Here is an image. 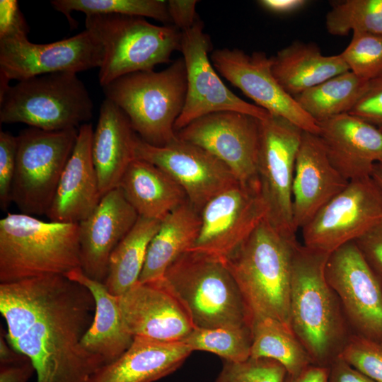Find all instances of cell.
<instances>
[{"label": "cell", "instance_id": "obj_1", "mask_svg": "<svg viewBox=\"0 0 382 382\" xmlns=\"http://www.w3.org/2000/svg\"><path fill=\"white\" fill-rule=\"evenodd\" d=\"M95 307L89 290L64 274L0 284L6 338L32 363L37 382H89L105 364L81 342Z\"/></svg>", "mask_w": 382, "mask_h": 382}, {"label": "cell", "instance_id": "obj_2", "mask_svg": "<svg viewBox=\"0 0 382 382\" xmlns=\"http://www.w3.org/2000/svg\"><path fill=\"white\" fill-rule=\"evenodd\" d=\"M297 243L265 218L224 260L238 286L250 325L255 320L272 318L291 328V266Z\"/></svg>", "mask_w": 382, "mask_h": 382}, {"label": "cell", "instance_id": "obj_3", "mask_svg": "<svg viewBox=\"0 0 382 382\" xmlns=\"http://www.w3.org/2000/svg\"><path fill=\"white\" fill-rule=\"evenodd\" d=\"M330 254L299 243L291 266V328L309 354L313 364L328 367L346 341L340 301L325 277Z\"/></svg>", "mask_w": 382, "mask_h": 382}, {"label": "cell", "instance_id": "obj_4", "mask_svg": "<svg viewBox=\"0 0 382 382\" xmlns=\"http://www.w3.org/2000/svg\"><path fill=\"white\" fill-rule=\"evenodd\" d=\"M81 268L79 224L44 221L25 214L0 220V282Z\"/></svg>", "mask_w": 382, "mask_h": 382}, {"label": "cell", "instance_id": "obj_5", "mask_svg": "<svg viewBox=\"0 0 382 382\" xmlns=\"http://www.w3.org/2000/svg\"><path fill=\"white\" fill-rule=\"evenodd\" d=\"M161 281L180 301L195 328L250 326L243 297L224 259L187 251Z\"/></svg>", "mask_w": 382, "mask_h": 382}, {"label": "cell", "instance_id": "obj_6", "mask_svg": "<svg viewBox=\"0 0 382 382\" xmlns=\"http://www.w3.org/2000/svg\"><path fill=\"white\" fill-rule=\"evenodd\" d=\"M105 98L127 116L145 142L163 146L178 139L175 124L183 109L187 74L183 57L159 71L121 76L103 87Z\"/></svg>", "mask_w": 382, "mask_h": 382}, {"label": "cell", "instance_id": "obj_7", "mask_svg": "<svg viewBox=\"0 0 382 382\" xmlns=\"http://www.w3.org/2000/svg\"><path fill=\"white\" fill-rule=\"evenodd\" d=\"M86 29L100 43L102 87L127 74L153 71L180 50L182 32L173 25H156L142 17L120 14L86 16Z\"/></svg>", "mask_w": 382, "mask_h": 382}, {"label": "cell", "instance_id": "obj_8", "mask_svg": "<svg viewBox=\"0 0 382 382\" xmlns=\"http://www.w3.org/2000/svg\"><path fill=\"white\" fill-rule=\"evenodd\" d=\"M93 103L77 74L57 72L19 81L0 94V122L23 123L45 131L79 129Z\"/></svg>", "mask_w": 382, "mask_h": 382}, {"label": "cell", "instance_id": "obj_9", "mask_svg": "<svg viewBox=\"0 0 382 382\" xmlns=\"http://www.w3.org/2000/svg\"><path fill=\"white\" fill-rule=\"evenodd\" d=\"M78 132L79 129L45 131L30 127L16 136L12 202L21 213L47 214Z\"/></svg>", "mask_w": 382, "mask_h": 382}, {"label": "cell", "instance_id": "obj_10", "mask_svg": "<svg viewBox=\"0 0 382 382\" xmlns=\"http://www.w3.org/2000/svg\"><path fill=\"white\" fill-rule=\"evenodd\" d=\"M303 130L280 117L259 120L257 174L266 219L283 236L296 238L292 183Z\"/></svg>", "mask_w": 382, "mask_h": 382}, {"label": "cell", "instance_id": "obj_11", "mask_svg": "<svg viewBox=\"0 0 382 382\" xmlns=\"http://www.w3.org/2000/svg\"><path fill=\"white\" fill-rule=\"evenodd\" d=\"M28 33L0 37V89L11 80L18 81L57 72L77 74L100 67V43L88 30L72 37L47 44L28 40Z\"/></svg>", "mask_w": 382, "mask_h": 382}, {"label": "cell", "instance_id": "obj_12", "mask_svg": "<svg viewBox=\"0 0 382 382\" xmlns=\"http://www.w3.org/2000/svg\"><path fill=\"white\" fill-rule=\"evenodd\" d=\"M382 220V193L370 177L349 181L301 228L303 245L330 254Z\"/></svg>", "mask_w": 382, "mask_h": 382}, {"label": "cell", "instance_id": "obj_13", "mask_svg": "<svg viewBox=\"0 0 382 382\" xmlns=\"http://www.w3.org/2000/svg\"><path fill=\"white\" fill-rule=\"evenodd\" d=\"M212 47L209 37L197 20L182 32L180 52L187 74L185 102L175 124V132L208 114L234 111L265 120L271 115L264 109L241 99L222 81L208 57Z\"/></svg>", "mask_w": 382, "mask_h": 382}, {"label": "cell", "instance_id": "obj_14", "mask_svg": "<svg viewBox=\"0 0 382 382\" xmlns=\"http://www.w3.org/2000/svg\"><path fill=\"white\" fill-rule=\"evenodd\" d=\"M325 273L356 334L381 343L382 279L354 241L329 255Z\"/></svg>", "mask_w": 382, "mask_h": 382}, {"label": "cell", "instance_id": "obj_15", "mask_svg": "<svg viewBox=\"0 0 382 382\" xmlns=\"http://www.w3.org/2000/svg\"><path fill=\"white\" fill-rule=\"evenodd\" d=\"M176 134L179 139L204 149L224 163L239 183L260 187L256 117L234 111L214 112L192 121Z\"/></svg>", "mask_w": 382, "mask_h": 382}, {"label": "cell", "instance_id": "obj_16", "mask_svg": "<svg viewBox=\"0 0 382 382\" xmlns=\"http://www.w3.org/2000/svg\"><path fill=\"white\" fill-rule=\"evenodd\" d=\"M267 214L260 187L238 183L214 197L202 207L199 234L189 250L225 260Z\"/></svg>", "mask_w": 382, "mask_h": 382}, {"label": "cell", "instance_id": "obj_17", "mask_svg": "<svg viewBox=\"0 0 382 382\" xmlns=\"http://www.w3.org/2000/svg\"><path fill=\"white\" fill-rule=\"evenodd\" d=\"M134 158L151 163L169 175L199 212L214 197L238 183L224 163L178 137L163 146H155L137 136Z\"/></svg>", "mask_w": 382, "mask_h": 382}, {"label": "cell", "instance_id": "obj_18", "mask_svg": "<svg viewBox=\"0 0 382 382\" xmlns=\"http://www.w3.org/2000/svg\"><path fill=\"white\" fill-rule=\"evenodd\" d=\"M210 60L218 73L257 106L271 115L290 121L305 132L318 135V123L275 79L272 71V58L265 53L255 52L249 54L238 48H222L214 50Z\"/></svg>", "mask_w": 382, "mask_h": 382}, {"label": "cell", "instance_id": "obj_19", "mask_svg": "<svg viewBox=\"0 0 382 382\" xmlns=\"http://www.w3.org/2000/svg\"><path fill=\"white\" fill-rule=\"evenodd\" d=\"M117 298L124 325L133 337L180 342L195 328L180 301L161 280L137 282Z\"/></svg>", "mask_w": 382, "mask_h": 382}, {"label": "cell", "instance_id": "obj_20", "mask_svg": "<svg viewBox=\"0 0 382 382\" xmlns=\"http://www.w3.org/2000/svg\"><path fill=\"white\" fill-rule=\"evenodd\" d=\"M138 217L117 187L105 193L93 212L79 223L81 269L87 276L105 282L111 253Z\"/></svg>", "mask_w": 382, "mask_h": 382}, {"label": "cell", "instance_id": "obj_21", "mask_svg": "<svg viewBox=\"0 0 382 382\" xmlns=\"http://www.w3.org/2000/svg\"><path fill=\"white\" fill-rule=\"evenodd\" d=\"M348 183L330 161L319 137L303 131L292 183L296 231L305 226Z\"/></svg>", "mask_w": 382, "mask_h": 382}, {"label": "cell", "instance_id": "obj_22", "mask_svg": "<svg viewBox=\"0 0 382 382\" xmlns=\"http://www.w3.org/2000/svg\"><path fill=\"white\" fill-rule=\"evenodd\" d=\"M318 137L335 168L349 182L371 176L382 158V132L349 113L318 122Z\"/></svg>", "mask_w": 382, "mask_h": 382}, {"label": "cell", "instance_id": "obj_23", "mask_svg": "<svg viewBox=\"0 0 382 382\" xmlns=\"http://www.w3.org/2000/svg\"><path fill=\"white\" fill-rule=\"evenodd\" d=\"M93 128H79L75 146L61 175L51 206L50 221L79 224L99 204L102 196L91 154Z\"/></svg>", "mask_w": 382, "mask_h": 382}, {"label": "cell", "instance_id": "obj_24", "mask_svg": "<svg viewBox=\"0 0 382 382\" xmlns=\"http://www.w3.org/2000/svg\"><path fill=\"white\" fill-rule=\"evenodd\" d=\"M137 137L126 114L105 98L91 144L92 159L102 197L118 187L124 173L135 158Z\"/></svg>", "mask_w": 382, "mask_h": 382}, {"label": "cell", "instance_id": "obj_25", "mask_svg": "<svg viewBox=\"0 0 382 382\" xmlns=\"http://www.w3.org/2000/svg\"><path fill=\"white\" fill-rule=\"evenodd\" d=\"M192 352L183 341L134 337L129 348L101 366L89 382H154L178 369Z\"/></svg>", "mask_w": 382, "mask_h": 382}, {"label": "cell", "instance_id": "obj_26", "mask_svg": "<svg viewBox=\"0 0 382 382\" xmlns=\"http://www.w3.org/2000/svg\"><path fill=\"white\" fill-rule=\"evenodd\" d=\"M65 276L86 287L95 301L93 320L82 339V345L102 358L105 364L114 361L129 348L134 338L122 321L117 296L108 291L104 282L89 277L81 268Z\"/></svg>", "mask_w": 382, "mask_h": 382}, {"label": "cell", "instance_id": "obj_27", "mask_svg": "<svg viewBox=\"0 0 382 382\" xmlns=\"http://www.w3.org/2000/svg\"><path fill=\"white\" fill-rule=\"evenodd\" d=\"M120 187L139 216L162 220L187 200L183 188L166 172L134 158L124 173Z\"/></svg>", "mask_w": 382, "mask_h": 382}, {"label": "cell", "instance_id": "obj_28", "mask_svg": "<svg viewBox=\"0 0 382 382\" xmlns=\"http://www.w3.org/2000/svg\"><path fill=\"white\" fill-rule=\"evenodd\" d=\"M271 58L274 76L294 98L306 90L349 71L341 54L323 55L313 43L292 42Z\"/></svg>", "mask_w": 382, "mask_h": 382}, {"label": "cell", "instance_id": "obj_29", "mask_svg": "<svg viewBox=\"0 0 382 382\" xmlns=\"http://www.w3.org/2000/svg\"><path fill=\"white\" fill-rule=\"evenodd\" d=\"M200 226L199 212L188 199L164 217L149 245L138 282L162 279L168 268L192 247Z\"/></svg>", "mask_w": 382, "mask_h": 382}, {"label": "cell", "instance_id": "obj_30", "mask_svg": "<svg viewBox=\"0 0 382 382\" xmlns=\"http://www.w3.org/2000/svg\"><path fill=\"white\" fill-rule=\"evenodd\" d=\"M161 221L139 216L132 228L114 249L104 282L112 294L119 296L139 282L149 245Z\"/></svg>", "mask_w": 382, "mask_h": 382}, {"label": "cell", "instance_id": "obj_31", "mask_svg": "<svg viewBox=\"0 0 382 382\" xmlns=\"http://www.w3.org/2000/svg\"><path fill=\"white\" fill-rule=\"evenodd\" d=\"M250 357L265 358L282 364L287 376H295L313 364L307 350L293 330L272 318L251 323Z\"/></svg>", "mask_w": 382, "mask_h": 382}, {"label": "cell", "instance_id": "obj_32", "mask_svg": "<svg viewBox=\"0 0 382 382\" xmlns=\"http://www.w3.org/2000/svg\"><path fill=\"white\" fill-rule=\"evenodd\" d=\"M368 82L348 71L306 90L295 99L318 123L349 113L362 96Z\"/></svg>", "mask_w": 382, "mask_h": 382}, {"label": "cell", "instance_id": "obj_33", "mask_svg": "<svg viewBox=\"0 0 382 382\" xmlns=\"http://www.w3.org/2000/svg\"><path fill=\"white\" fill-rule=\"evenodd\" d=\"M51 4L67 18L71 25L75 22L71 17L73 11L82 12L86 16L120 14L151 18L166 25L171 23L167 1L163 0H53Z\"/></svg>", "mask_w": 382, "mask_h": 382}, {"label": "cell", "instance_id": "obj_34", "mask_svg": "<svg viewBox=\"0 0 382 382\" xmlns=\"http://www.w3.org/2000/svg\"><path fill=\"white\" fill-rule=\"evenodd\" d=\"M183 342L193 352L213 353L227 361H243L250 357L251 328L242 326L195 328Z\"/></svg>", "mask_w": 382, "mask_h": 382}, {"label": "cell", "instance_id": "obj_35", "mask_svg": "<svg viewBox=\"0 0 382 382\" xmlns=\"http://www.w3.org/2000/svg\"><path fill=\"white\" fill-rule=\"evenodd\" d=\"M332 35L352 33L382 35V0H345L332 4L325 17Z\"/></svg>", "mask_w": 382, "mask_h": 382}, {"label": "cell", "instance_id": "obj_36", "mask_svg": "<svg viewBox=\"0 0 382 382\" xmlns=\"http://www.w3.org/2000/svg\"><path fill=\"white\" fill-rule=\"evenodd\" d=\"M352 40L341 52L349 70L370 81L382 74V35L352 33Z\"/></svg>", "mask_w": 382, "mask_h": 382}, {"label": "cell", "instance_id": "obj_37", "mask_svg": "<svg viewBox=\"0 0 382 382\" xmlns=\"http://www.w3.org/2000/svg\"><path fill=\"white\" fill-rule=\"evenodd\" d=\"M287 372L269 359L250 357L243 361H225L214 382H285Z\"/></svg>", "mask_w": 382, "mask_h": 382}, {"label": "cell", "instance_id": "obj_38", "mask_svg": "<svg viewBox=\"0 0 382 382\" xmlns=\"http://www.w3.org/2000/svg\"><path fill=\"white\" fill-rule=\"evenodd\" d=\"M339 354L375 382H382V347L380 343L357 334L352 335Z\"/></svg>", "mask_w": 382, "mask_h": 382}, {"label": "cell", "instance_id": "obj_39", "mask_svg": "<svg viewBox=\"0 0 382 382\" xmlns=\"http://www.w3.org/2000/svg\"><path fill=\"white\" fill-rule=\"evenodd\" d=\"M17 138L0 132V206L6 211L12 202V186L16 166Z\"/></svg>", "mask_w": 382, "mask_h": 382}, {"label": "cell", "instance_id": "obj_40", "mask_svg": "<svg viewBox=\"0 0 382 382\" xmlns=\"http://www.w3.org/2000/svg\"><path fill=\"white\" fill-rule=\"evenodd\" d=\"M382 132V74L369 81L361 98L349 112Z\"/></svg>", "mask_w": 382, "mask_h": 382}, {"label": "cell", "instance_id": "obj_41", "mask_svg": "<svg viewBox=\"0 0 382 382\" xmlns=\"http://www.w3.org/2000/svg\"><path fill=\"white\" fill-rule=\"evenodd\" d=\"M354 242L374 272L382 279V220Z\"/></svg>", "mask_w": 382, "mask_h": 382}, {"label": "cell", "instance_id": "obj_42", "mask_svg": "<svg viewBox=\"0 0 382 382\" xmlns=\"http://www.w3.org/2000/svg\"><path fill=\"white\" fill-rule=\"evenodd\" d=\"M18 32L28 33L26 21L16 0L0 1V37Z\"/></svg>", "mask_w": 382, "mask_h": 382}, {"label": "cell", "instance_id": "obj_43", "mask_svg": "<svg viewBox=\"0 0 382 382\" xmlns=\"http://www.w3.org/2000/svg\"><path fill=\"white\" fill-rule=\"evenodd\" d=\"M195 0H168V11L171 23L181 32L192 28L196 23Z\"/></svg>", "mask_w": 382, "mask_h": 382}, {"label": "cell", "instance_id": "obj_44", "mask_svg": "<svg viewBox=\"0 0 382 382\" xmlns=\"http://www.w3.org/2000/svg\"><path fill=\"white\" fill-rule=\"evenodd\" d=\"M328 382H375L338 354L328 366Z\"/></svg>", "mask_w": 382, "mask_h": 382}, {"label": "cell", "instance_id": "obj_45", "mask_svg": "<svg viewBox=\"0 0 382 382\" xmlns=\"http://www.w3.org/2000/svg\"><path fill=\"white\" fill-rule=\"evenodd\" d=\"M34 371L29 359L18 364L1 365L0 382H27Z\"/></svg>", "mask_w": 382, "mask_h": 382}, {"label": "cell", "instance_id": "obj_46", "mask_svg": "<svg viewBox=\"0 0 382 382\" xmlns=\"http://www.w3.org/2000/svg\"><path fill=\"white\" fill-rule=\"evenodd\" d=\"M259 5L265 10L279 15L296 13L306 6V0H260Z\"/></svg>", "mask_w": 382, "mask_h": 382}, {"label": "cell", "instance_id": "obj_47", "mask_svg": "<svg viewBox=\"0 0 382 382\" xmlns=\"http://www.w3.org/2000/svg\"><path fill=\"white\" fill-rule=\"evenodd\" d=\"M285 382H328V367L311 364L297 376H287Z\"/></svg>", "mask_w": 382, "mask_h": 382}, {"label": "cell", "instance_id": "obj_48", "mask_svg": "<svg viewBox=\"0 0 382 382\" xmlns=\"http://www.w3.org/2000/svg\"><path fill=\"white\" fill-rule=\"evenodd\" d=\"M28 359L16 351L1 334L0 361L1 365H11L28 360Z\"/></svg>", "mask_w": 382, "mask_h": 382}, {"label": "cell", "instance_id": "obj_49", "mask_svg": "<svg viewBox=\"0 0 382 382\" xmlns=\"http://www.w3.org/2000/svg\"><path fill=\"white\" fill-rule=\"evenodd\" d=\"M371 178L374 179L377 186L378 187L381 192L382 193V163H376L372 173Z\"/></svg>", "mask_w": 382, "mask_h": 382}, {"label": "cell", "instance_id": "obj_50", "mask_svg": "<svg viewBox=\"0 0 382 382\" xmlns=\"http://www.w3.org/2000/svg\"><path fill=\"white\" fill-rule=\"evenodd\" d=\"M379 163H382V158L379 161Z\"/></svg>", "mask_w": 382, "mask_h": 382}, {"label": "cell", "instance_id": "obj_51", "mask_svg": "<svg viewBox=\"0 0 382 382\" xmlns=\"http://www.w3.org/2000/svg\"><path fill=\"white\" fill-rule=\"evenodd\" d=\"M380 345H381V346L382 347V342H381V343H380Z\"/></svg>", "mask_w": 382, "mask_h": 382}]
</instances>
